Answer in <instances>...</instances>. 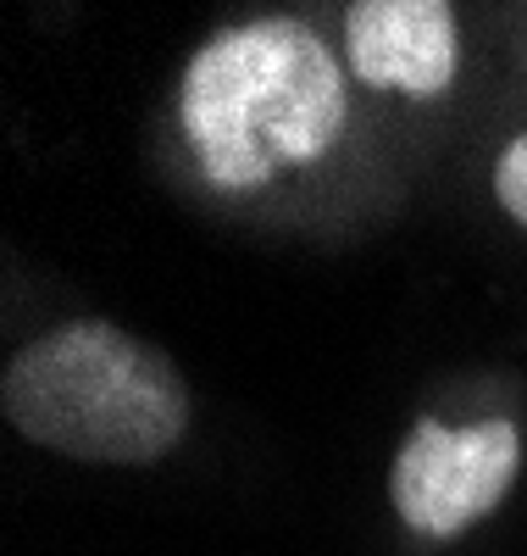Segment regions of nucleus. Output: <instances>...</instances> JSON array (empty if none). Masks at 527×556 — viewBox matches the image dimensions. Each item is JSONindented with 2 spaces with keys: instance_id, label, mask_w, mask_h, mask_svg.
<instances>
[{
  "instance_id": "5",
  "label": "nucleus",
  "mask_w": 527,
  "mask_h": 556,
  "mask_svg": "<svg viewBox=\"0 0 527 556\" xmlns=\"http://www.w3.org/2000/svg\"><path fill=\"white\" fill-rule=\"evenodd\" d=\"M494 195L516 228H527V134H516L494 162Z\"/></svg>"
},
{
  "instance_id": "1",
  "label": "nucleus",
  "mask_w": 527,
  "mask_h": 556,
  "mask_svg": "<svg viewBox=\"0 0 527 556\" xmlns=\"http://www.w3.org/2000/svg\"><path fill=\"white\" fill-rule=\"evenodd\" d=\"M178 128L206 184L267 190L283 167H311L345 139V67L300 17L217 28L183 67Z\"/></svg>"
},
{
  "instance_id": "2",
  "label": "nucleus",
  "mask_w": 527,
  "mask_h": 556,
  "mask_svg": "<svg viewBox=\"0 0 527 556\" xmlns=\"http://www.w3.org/2000/svg\"><path fill=\"white\" fill-rule=\"evenodd\" d=\"M0 406L28 445L94 468L162 462L189 429V384L172 356L101 317L28 340L7 362Z\"/></svg>"
},
{
  "instance_id": "4",
  "label": "nucleus",
  "mask_w": 527,
  "mask_h": 556,
  "mask_svg": "<svg viewBox=\"0 0 527 556\" xmlns=\"http://www.w3.org/2000/svg\"><path fill=\"white\" fill-rule=\"evenodd\" d=\"M345 62L367 89L434 101L461 67L455 12L445 0H356L345 12Z\"/></svg>"
},
{
  "instance_id": "3",
  "label": "nucleus",
  "mask_w": 527,
  "mask_h": 556,
  "mask_svg": "<svg viewBox=\"0 0 527 556\" xmlns=\"http://www.w3.org/2000/svg\"><path fill=\"white\" fill-rule=\"evenodd\" d=\"M516 473H522V429L511 417H484V424L466 429H450L439 417H416L395 456L389 501L411 534L455 540L511 495Z\"/></svg>"
}]
</instances>
